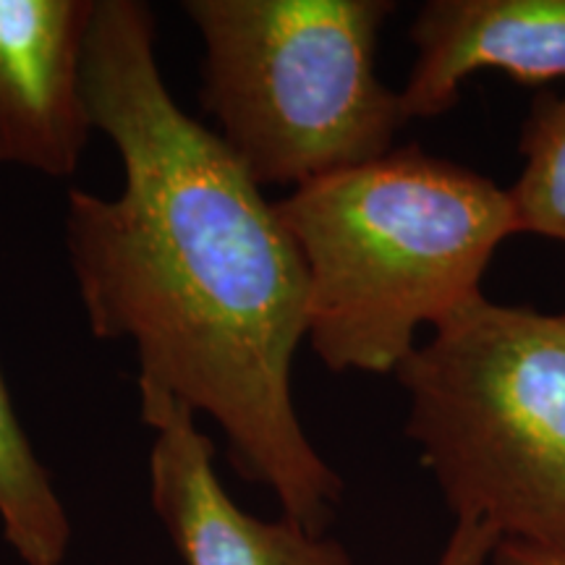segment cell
<instances>
[{
  "label": "cell",
  "mask_w": 565,
  "mask_h": 565,
  "mask_svg": "<svg viewBox=\"0 0 565 565\" xmlns=\"http://www.w3.org/2000/svg\"><path fill=\"white\" fill-rule=\"evenodd\" d=\"M492 565H565V550H547L524 542L500 540L494 547Z\"/></svg>",
  "instance_id": "cell-11"
},
{
  "label": "cell",
  "mask_w": 565,
  "mask_h": 565,
  "mask_svg": "<svg viewBox=\"0 0 565 565\" xmlns=\"http://www.w3.org/2000/svg\"><path fill=\"white\" fill-rule=\"evenodd\" d=\"M500 534L477 521H456L437 565H492Z\"/></svg>",
  "instance_id": "cell-10"
},
{
  "label": "cell",
  "mask_w": 565,
  "mask_h": 565,
  "mask_svg": "<svg viewBox=\"0 0 565 565\" xmlns=\"http://www.w3.org/2000/svg\"><path fill=\"white\" fill-rule=\"evenodd\" d=\"M524 168L511 194L521 233L565 244V95H542L521 131Z\"/></svg>",
  "instance_id": "cell-9"
},
{
  "label": "cell",
  "mask_w": 565,
  "mask_h": 565,
  "mask_svg": "<svg viewBox=\"0 0 565 565\" xmlns=\"http://www.w3.org/2000/svg\"><path fill=\"white\" fill-rule=\"evenodd\" d=\"M395 377L406 435L456 521L565 550V315L479 296Z\"/></svg>",
  "instance_id": "cell-3"
},
{
  "label": "cell",
  "mask_w": 565,
  "mask_h": 565,
  "mask_svg": "<svg viewBox=\"0 0 565 565\" xmlns=\"http://www.w3.org/2000/svg\"><path fill=\"white\" fill-rule=\"evenodd\" d=\"M275 207L307 270V341L333 372H398L416 330L484 296L494 252L521 233L508 189L416 145Z\"/></svg>",
  "instance_id": "cell-2"
},
{
  "label": "cell",
  "mask_w": 565,
  "mask_h": 565,
  "mask_svg": "<svg viewBox=\"0 0 565 565\" xmlns=\"http://www.w3.org/2000/svg\"><path fill=\"white\" fill-rule=\"evenodd\" d=\"M154 13L95 0L84 100L124 168L118 196L68 192L66 249L92 335L137 345L139 383L223 429L238 475L286 519L328 534L338 471L303 433L291 372L307 341V270L291 231L154 58Z\"/></svg>",
  "instance_id": "cell-1"
},
{
  "label": "cell",
  "mask_w": 565,
  "mask_h": 565,
  "mask_svg": "<svg viewBox=\"0 0 565 565\" xmlns=\"http://www.w3.org/2000/svg\"><path fill=\"white\" fill-rule=\"evenodd\" d=\"M141 422L154 433L150 500L186 565H353L349 550L280 515L246 513L225 492L215 445L171 393L139 387Z\"/></svg>",
  "instance_id": "cell-5"
},
{
  "label": "cell",
  "mask_w": 565,
  "mask_h": 565,
  "mask_svg": "<svg viewBox=\"0 0 565 565\" xmlns=\"http://www.w3.org/2000/svg\"><path fill=\"white\" fill-rule=\"evenodd\" d=\"M95 0H0V166L79 168L92 129L84 45Z\"/></svg>",
  "instance_id": "cell-6"
},
{
  "label": "cell",
  "mask_w": 565,
  "mask_h": 565,
  "mask_svg": "<svg viewBox=\"0 0 565 565\" xmlns=\"http://www.w3.org/2000/svg\"><path fill=\"white\" fill-rule=\"evenodd\" d=\"M408 38L416 58L398 92L406 121L443 116L482 71L519 84L565 79V0H427Z\"/></svg>",
  "instance_id": "cell-7"
},
{
  "label": "cell",
  "mask_w": 565,
  "mask_h": 565,
  "mask_svg": "<svg viewBox=\"0 0 565 565\" xmlns=\"http://www.w3.org/2000/svg\"><path fill=\"white\" fill-rule=\"evenodd\" d=\"M204 45L200 105L259 186H307L395 150L380 79L391 0H186Z\"/></svg>",
  "instance_id": "cell-4"
},
{
  "label": "cell",
  "mask_w": 565,
  "mask_h": 565,
  "mask_svg": "<svg viewBox=\"0 0 565 565\" xmlns=\"http://www.w3.org/2000/svg\"><path fill=\"white\" fill-rule=\"evenodd\" d=\"M0 526L24 565H63L71 521L53 479L13 412L0 372Z\"/></svg>",
  "instance_id": "cell-8"
}]
</instances>
